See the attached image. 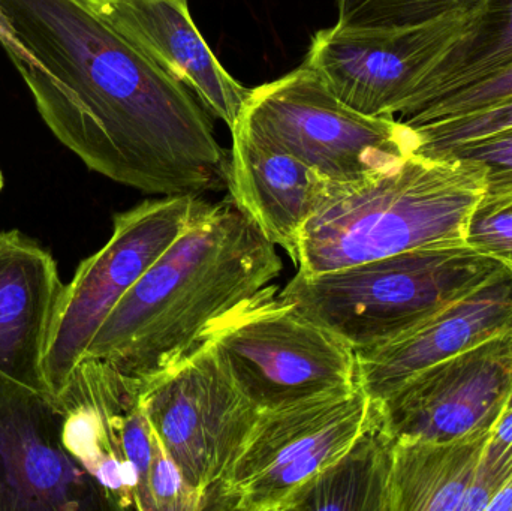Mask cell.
Returning a JSON list of instances; mask_svg holds the SVG:
<instances>
[{
  "mask_svg": "<svg viewBox=\"0 0 512 511\" xmlns=\"http://www.w3.org/2000/svg\"><path fill=\"white\" fill-rule=\"evenodd\" d=\"M0 45L90 170L162 197L227 185V152L197 96L83 0H0Z\"/></svg>",
  "mask_w": 512,
  "mask_h": 511,
  "instance_id": "1",
  "label": "cell"
},
{
  "mask_svg": "<svg viewBox=\"0 0 512 511\" xmlns=\"http://www.w3.org/2000/svg\"><path fill=\"white\" fill-rule=\"evenodd\" d=\"M283 263L233 201L210 203L120 299L87 347L146 381L182 362L212 330L273 285Z\"/></svg>",
  "mask_w": 512,
  "mask_h": 511,
  "instance_id": "2",
  "label": "cell"
},
{
  "mask_svg": "<svg viewBox=\"0 0 512 511\" xmlns=\"http://www.w3.org/2000/svg\"><path fill=\"white\" fill-rule=\"evenodd\" d=\"M486 194L477 162L412 155L351 182H328L301 231L297 273L466 246L469 221Z\"/></svg>",
  "mask_w": 512,
  "mask_h": 511,
  "instance_id": "3",
  "label": "cell"
},
{
  "mask_svg": "<svg viewBox=\"0 0 512 511\" xmlns=\"http://www.w3.org/2000/svg\"><path fill=\"white\" fill-rule=\"evenodd\" d=\"M504 267L469 246L420 249L316 275L297 273L279 297L360 353L393 341Z\"/></svg>",
  "mask_w": 512,
  "mask_h": 511,
  "instance_id": "4",
  "label": "cell"
},
{
  "mask_svg": "<svg viewBox=\"0 0 512 511\" xmlns=\"http://www.w3.org/2000/svg\"><path fill=\"white\" fill-rule=\"evenodd\" d=\"M276 293L271 285L206 338L246 398L276 410L360 384L354 348Z\"/></svg>",
  "mask_w": 512,
  "mask_h": 511,
  "instance_id": "5",
  "label": "cell"
},
{
  "mask_svg": "<svg viewBox=\"0 0 512 511\" xmlns=\"http://www.w3.org/2000/svg\"><path fill=\"white\" fill-rule=\"evenodd\" d=\"M372 416V399L360 384L261 411L204 510L285 511L303 486L348 450Z\"/></svg>",
  "mask_w": 512,
  "mask_h": 511,
  "instance_id": "6",
  "label": "cell"
},
{
  "mask_svg": "<svg viewBox=\"0 0 512 511\" xmlns=\"http://www.w3.org/2000/svg\"><path fill=\"white\" fill-rule=\"evenodd\" d=\"M237 123L330 182H351L412 155L417 147L411 126L396 117L352 110L304 65L251 89Z\"/></svg>",
  "mask_w": 512,
  "mask_h": 511,
  "instance_id": "7",
  "label": "cell"
},
{
  "mask_svg": "<svg viewBox=\"0 0 512 511\" xmlns=\"http://www.w3.org/2000/svg\"><path fill=\"white\" fill-rule=\"evenodd\" d=\"M203 195H170L114 215L113 234L81 261L63 288L45 353L44 374L54 398L86 357L105 318L206 206Z\"/></svg>",
  "mask_w": 512,
  "mask_h": 511,
  "instance_id": "8",
  "label": "cell"
},
{
  "mask_svg": "<svg viewBox=\"0 0 512 511\" xmlns=\"http://www.w3.org/2000/svg\"><path fill=\"white\" fill-rule=\"evenodd\" d=\"M141 402L153 432L200 497L203 511L207 495L227 476L261 411L237 386L209 339L143 383Z\"/></svg>",
  "mask_w": 512,
  "mask_h": 511,
  "instance_id": "9",
  "label": "cell"
},
{
  "mask_svg": "<svg viewBox=\"0 0 512 511\" xmlns=\"http://www.w3.org/2000/svg\"><path fill=\"white\" fill-rule=\"evenodd\" d=\"M512 393V332L448 357L372 402L393 440L454 441L490 434Z\"/></svg>",
  "mask_w": 512,
  "mask_h": 511,
  "instance_id": "10",
  "label": "cell"
},
{
  "mask_svg": "<svg viewBox=\"0 0 512 511\" xmlns=\"http://www.w3.org/2000/svg\"><path fill=\"white\" fill-rule=\"evenodd\" d=\"M466 18L394 32L333 26L313 36L304 66L352 110L370 117L402 116Z\"/></svg>",
  "mask_w": 512,
  "mask_h": 511,
  "instance_id": "11",
  "label": "cell"
},
{
  "mask_svg": "<svg viewBox=\"0 0 512 511\" xmlns=\"http://www.w3.org/2000/svg\"><path fill=\"white\" fill-rule=\"evenodd\" d=\"M110 510L63 444L56 398L0 372V511Z\"/></svg>",
  "mask_w": 512,
  "mask_h": 511,
  "instance_id": "12",
  "label": "cell"
},
{
  "mask_svg": "<svg viewBox=\"0 0 512 511\" xmlns=\"http://www.w3.org/2000/svg\"><path fill=\"white\" fill-rule=\"evenodd\" d=\"M143 381L107 360L84 359L56 401L63 413V444L98 483L110 510H138V477L126 456V438L141 410Z\"/></svg>",
  "mask_w": 512,
  "mask_h": 511,
  "instance_id": "13",
  "label": "cell"
},
{
  "mask_svg": "<svg viewBox=\"0 0 512 511\" xmlns=\"http://www.w3.org/2000/svg\"><path fill=\"white\" fill-rule=\"evenodd\" d=\"M512 332V272L507 266L469 293L394 338L357 353L358 381L372 402L418 372Z\"/></svg>",
  "mask_w": 512,
  "mask_h": 511,
  "instance_id": "14",
  "label": "cell"
},
{
  "mask_svg": "<svg viewBox=\"0 0 512 511\" xmlns=\"http://www.w3.org/2000/svg\"><path fill=\"white\" fill-rule=\"evenodd\" d=\"M126 41L185 84L213 116L233 129L251 89L213 54L192 20L189 0H83Z\"/></svg>",
  "mask_w": 512,
  "mask_h": 511,
  "instance_id": "15",
  "label": "cell"
},
{
  "mask_svg": "<svg viewBox=\"0 0 512 511\" xmlns=\"http://www.w3.org/2000/svg\"><path fill=\"white\" fill-rule=\"evenodd\" d=\"M231 132L230 200L264 239L280 246L297 263L301 231L321 203L330 180L239 123Z\"/></svg>",
  "mask_w": 512,
  "mask_h": 511,
  "instance_id": "16",
  "label": "cell"
},
{
  "mask_svg": "<svg viewBox=\"0 0 512 511\" xmlns=\"http://www.w3.org/2000/svg\"><path fill=\"white\" fill-rule=\"evenodd\" d=\"M63 288L47 249L21 231L0 233V372L47 395L45 353Z\"/></svg>",
  "mask_w": 512,
  "mask_h": 511,
  "instance_id": "17",
  "label": "cell"
},
{
  "mask_svg": "<svg viewBox=\"0 0 512 511\" xmlns=\"http://www.w3.org/2000/svg\"><path fill=\"white\" fill-rule=\"evenodd\" d=\"M492 432L442 443L394 440L388 511H487L483 461Z\"/></svg>",
  "mask_w": 512,
  "mask_h": 511,
  "instance_id": "18",
  "label": "cell"
},
{
  "mask_svg": "<svg viewBox=\"0 0 512 511\" xmlns=\"http://www.w3.org/2000/svg\"><path fill=\"white\" fill-rule=\"evenodd\" d=\"M512 65V0H483L424 75L400 119Z\"/></svg>",
  "mask_w": 512,
  "mask_h": 511,
  "instance_id": "19",
  "label": "cell"
},
{
  "mask_svg": "<svg viewBox=\"0 0 512 511\" xmlns=\"http://www.w3.org/2000/svg\"><path fill=\"white\" fill-rule=\"evenodd\" d=\"M394 440L376 422L310 480L285 511H388Z\"/></svg>",
  "mask_w": 512,
  "mask_h": 511,
  "instance_id": "20",
  "label": "cell"
},
{
  "mask_svg": "<svg viewBox=\"0 0 512 511\" xmlns=\"http://www.w3.org/2000/svg\"><path fill=\"white\" fill-rule=\"evenodd\" d=\"M483 0H337L334 26L354 32L417 29L474 14Z\"/></svg>",
  "mask_w": 512,
  "mask_h": 511,
  "instance_id": "21",
  "label": "cell"
},
{
  "mask_svg": "<svg viewBox=\"0 0 512 511\" xmlns=\"http://www.w3.org/2000/svg\"><path fill=\"white\" fill-rule=\"evenodd\" d=\"M408 126H411L417 138L414 153L424 156L435 155L451 147L511 129L512 98L465 116Z\"/></svg>",
  "mask_w": 512,
  "mask_h": 511,
  "instance_id": "22",
  "label": "cell"
},
{
  "mask_svg": "<svg viewBox=\"0 0 512 511\" xmlns=\"http://www.w3.org/2000/svg\"><path fill=\"white\" fill-rule=\"evenodd\" d=\"M430 156L466 159L484 168L486 194L478 209H498L512 203V128Z\"/></svg>",
  "mask_w": 512,
  "mask_h": 511,
  "instance_id": "23",
  "label": "cell"
},
{
  "mask_svg": "<svg viewBox=\"0 0 512 511\" xmlns=\"http://www.w3.org/2000/svg\"><path fill=\"white\" fill-rule=\"evenodd\" d=\"M510 98H512V65L472 86L442 96L412 116L400 120L408 125H417V123L432 122V120L453 119V117L484 110Z\"/></svg>",
  "mask_w": 512,
  "mask_h": 511,
  "instance_id": "24",
  "label": "cell"
},
{
  "mask_svg": "<svg viewBox=\"0 0 512 511\" xmlns=\"http://www.w3.org/2000/svg\"><path fill=\"white\" fill-rule=\"evenodd\" d=\"M149 495L153 511H201V500L183 477L155 434L149 473Z\"/></svg>",
  "mask_w": 512,
  "mask_h": 511,
  "instance_id": "25",
  "label": "cell"
},
{
  "mask_svg": "<svg viewBox=\"0 0 512 511\" xmlns=\"http://www.w3.org/2000/svg\"><path fill=\"white\" fill-rule=\"evenodd\" d=\"M466 246L512 267V203L498 209H478L466 233Z\"/></svg>",
  "mask_w": 512,
  "mask_h": 511,
  "instance_id": "26",
  "label": "cell"
},
{
  "mask_svg": "<svg viewBox=\"0 0 512 511\" xmlns=\"http://www.w3.org/2000/svg\"><path fill=\"white\" fill-rule=\"evenodd\" d=\"M484 467L499 488L487 511H512V446L502 452L487 447Z\"/></svg>",
  "mask_w": 512,
  "mask_h": 511,
  "instance_id": "27",
  "label": "cell"
},
{
  "mask_svg": "<svg viewBox=\"0 0 512 511\" xmlns=\"http://www.w3.org/2000/svg\"><path fill=\"white\" fill-rule=\"evenodd\" d=\"M3 189V174L2 170H0V192H2Z\"/></svg>",
  "mask_w": 512,
  "mask_h": 511,
  "instance_id": "28",
  "label": "cell"
},
{
  "mask_svg": "<svg viewBox=\"0 0 512 511\" xmlns=\"http://www.w3.org/2000/svg\"><path fill=\"white\" fill-rule=\"evenodd\" d=\"M511 408H512V393L510 396V401H508L507 410H511Z\"/></svg>",
  "mask_w": 512,
  "mask_h": 511,
  "instance_id": "29",
  "label": "cell"
},
{
  "mask_svg": "<svg viewBox=\"0 0 512 511\" xmlns=\"http://www.w3.org/2000/svg\"><path fill=\"white\" fill-rule=\"evenodd\" d=\"M508 269H510V270H511V272H512V267H508Z\"/></svg>",
  "mask_w": 512,
  "mask_h": 511,
  "instance_id": "30",
  "label": "cell"
}]
</instances>
